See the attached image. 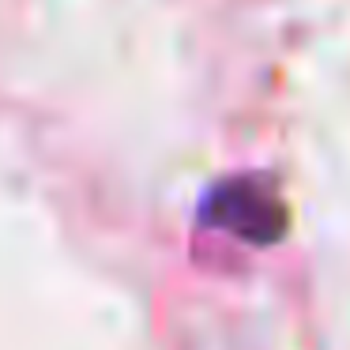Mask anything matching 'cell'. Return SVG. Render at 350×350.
Returning <instances> with one entry per match:
<instances>
[{
    "label": "cell",
    "mask_w": 350,
    "mask_h": 350,
    "mask_svg": "<svg viewBox=\"0 0 350 350\" xmlns=\"http://www.w3.org/2000/svg\"><path fill=\"white\" fill-rule=\"evenodd\" d=\"M207 215L215 226L245 237V241H275L279 237V207L252 181H226L207 196Z\"/></svg>",
    "instance_id": "6da1fadb"
}]
</instances>
